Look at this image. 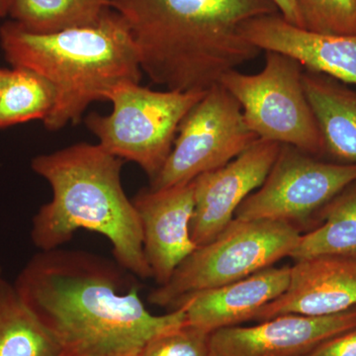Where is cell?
I'll return each mask as SVG.
<instances>
[{
  "instance_id": "cell-1",
  "label": "cell",
  "mask_w": 356,
  "mask_h": 356,
  "mask_svg": "<svg viewBox=\"0 0 356 356\" xmlns=\"http://www.w3.org/2000/svg\"><path fill=\"white\" fill-rule=\"evenodd\" d=\"M133 274L81 250H40L13 286L51 332L60 356H139L154 337L186 323L184 307L149 313Z\"/></svg>"
},
{
  "instance_id": "cell-2",
  "label": "cell",
  "mask_w": 356,
  "mask_h": 356,
  "mask_svg": "<svg viewBox=\"0 0 356 356\" xmlns=\"http://www.w3.org/2000/svg\"><path fill=\"white\" fill-rule=\"evenodd\" d=\"M127 24L140 69L166 90L202 92L261 50L243 23L280 13L273 0H111Z\"/></svg>"
},
{
  "instance_id": "cell-3",
  "label": "cell",
  "mask_w": 356,
  "mask_h": 356,
  "mask_svg": "<svg viewBox=\"0 0 356 356\" xmlns=\"http://www.w3.org/2000/svg\"><path fill=\"white\" fill-rule=\"evenodd\" d=\"M123 159L99 144L79 143L33 159L32 170L48 181L53 196L32 219L39 250L70 242L79 229L104 236L115 261L134 276L153 278L144 252L140 218L122 186Z\"/></svg>"
},
{
  "instance_id": "cell-4",
  "label": "cell",
  "mask_w": 356,
  "mask_h": 356,
  "mask_svg": "<svg viewBox=\"0 0 356 356\" xmlns=\"http://www.w3.org/2000/svg\"><path fill=\"white\" fill-rule=\"evenodd\" d=\"M0 46L13 67L32 70L56 91L44 127L77 124L89 105L105 100L117 84L142 77L139 55L127 24L113 9L96 25L50 34L23 29L14 21L0 27Z\"/></svg>"
},
{
  "instance_id": "cell-5",
  "label": "cell",
  "mask_w": 356,
  "mask_h": 356,
  "mask_svg": "<svg viewBox=\"0 0 356 356\" xmlns=\"http://www.w3.org/2000/svg\"><path fill=\"white\" fill-rule=\"evenodd\" d=\"M300 236V229L287 222L234 218L212 242L189 254L147 300L172 310L184 297L242 280L290 257Z\"/></svg>"
},
{
  "instance_id": "cell-6",
  "label": "cell",
  "mask_w": 356,
  "mask_h": 356,
  "mask_svg": "<svg viewBox=\"0 0 356 356\" xmlns=\"http://www.w3.org/2000/svg\"><path fill=\"white\" fill-rule=\"evenodd\" d=\"M205 93L154 90L126 81L105 92L111 114H89L86 124L100 146L137 163L152 180L170 156L180 123Z\"/></svg>"
},
{
  "instance_id": "cell-7",
  "label": "cell",
  "mask_w": 356,
  "mask_h": 356,
  "mask_svg": "<svg viewBox=\"0 0 356 356\" xmlns=\"http://www.w3.org/2000/svg\"><path fill=\"white\" fill-rule=\"evenodd\" d=\"M303 72L294 58L266 51L261 72L231 70L219 83L241 105L248 127L259 139L290 145L323 159L324 140L306 96Z\"/></svg>"
},
{
  "instance_id": "cell-8",
  "label": "cell",
  "mask_w": 356,
  "mask_h": 356,
  "mask_svg": "<svg viewBox=\"0 0 356 356\" xmlns=\"http://www.w3.org/2000/svg\"><path fill=\"white\" fill-rule=\"evenodd\" d=\"M259 139L248 127L235 97L218 83L180 123L172 152L149 188L188 184L227 165Z\"/></svg>"
},
{
  "instance_id": "cell-9",
  "label": "cell",
  "mask_w": 356,
  "mask_h": 356,
  "mask_svg": "<svg viewBox=\"0 0 356 356\" xmlns=\"http://www.w3.org/2000/svg\"><path fill=\"white\" fill-rule=\"evenodd\" d=\"M355 179V165L325 161L281 144L264 184L241 204L235 218L287 222L299 229L318 221L325 206Z\"/></svg>"
},
{
  "instance_id": "cell-10",
  "label": "cell",
  "mask_w": 356,
  "mask_h": 356,
  "mask_svg": "<svg viewBox=\"0 0 356 356\" xmlns=\"http://www.w3.org/2000/svg\"><path fill=\"white\" fill-rule=\"evenodd\" d=\"M280 146L259 139L227 165L194 179L191 236L197 247L212 242L233 221L241 204L264 184Z\"/></svg>"
},
{
  "instance_id": "cell-11",
  "label": "cell",
  "mask_w": 356,
  "mask_h": 356,
  "mask_svg": "<svg viewBox=\"0 0 356 356\" xmlns=\"http://www.w3.org/2000/svg\"><path fill=\"white\" fill-rule=\"evenodd\" d=\"M356 327V307L334 315H282L252 327L211 332V356H304L327 339Z\"/></svg>"
},
{
  "instance_id": "cell-12",
  "label": "cell",
  "mask_w": 356,
  "mask_h": 356,
  "mask_svg": "<svg viewBox=\"0 0 356 356\" xmlns=\"http://www.w3.org/2000/svg\"><path fill=\"white\" fill-rule=\"evenodd\" d=\"M140 218L144 252L159 286L197 248L191 236L194 180L168 188H145L132 199Z\"/></svg>"
},
{
  "instance_id": "cell-13",
  "label": "cell",
  "mask_w": 356,
  "mask_h": 356,
  "mask_svg": "<svg viewBox=\"0 0 356 356\" xmlns=\"http://www.w3.org/2000/svg\"><path fill=\"white\" fill-rule=\"evenodd\" d=\"M356 307V257L318 255L295 261L287 289L264 306L257 322L282 315H334Z\"/></svg>"
},
{
  "instance_id": "cell-14",
  "label": "cell",
  "mask_w": 356,
  "mask_h": 356,
  "mask_svg": "<svg viewBox=\"0 0 356 356\" xmlns=\"http://www.w3.org/2000/svg\"><path fill=\"white\" fill-rule=\"evenodd\" d=\"M241 32L261 51L283 54L304 70L356 86V36L308 31L287 22L280 13L248 21Z\"/></svg>"
},
{
  "instance_id": "cell-15",
  "label": "cell",
  "mask_w": 356,
  "mask_h": 356,
  "mask_svg": "<svg viewBox=\"0 0 356 356\" xmlns=\"http://www.w3.org/2000/svg\"><path fill=\"white\" fill-rule=\"evenodd\" d=\"M291 266H271L242 280L204 290L179 300L172 310L184 307L187 324L208 332L235 327L278 298L289 285Z\"/></svg>"
},
{
  "instance_id": "cell-16",
  "label": "cell",
  "mask_w": 356,
  "mask_h": 356,
  "mask_svg": "<svg viewBox=\"0 0 356 356\" xmlns=\"http://www.w3.org/2000/svg\"><path fill=\"white\" fill-rule=\"evenodd\" d=\"M303 86L322 134L325 156L356 165V90L325 74L304 70Z\"/></svg>"
},
{
  "instance_id": "cell-17",
  "label": "cell",
  "mask_w": 356,
  "mask_h": 356,
  "mask_svg": "<svg viewBox=\"0 0 356 356\" xmlns=\"http://www.w3.org/2000/svg\"><path fill=\"white\" fill-rule=\"evenodd\" d=\"M318 255L356 257V179L325 206L290 257L297 261Z\"/></svg>"
},
{
  "instance_id": "cell-18",
  "label": "cell",
  "mask_w": 356,
  "mask_h": 356,
  "mask_svg": "<svg viewBox=\"0 0 356 356\" xmlns=\"http://www.w3.org/2000/svg\"><path fill=\"white\" fill-rule=\"evenodd\" d=\"M0 356H60L55 337L6 280L0 287Z\"/></svg>"
},
{
  "instance_id": "cell-19",
  "label": "cell",
  "mask_w": 356,
  "mask_h": 356,
  "mask_svg": "<svg viewBox=\"0 0 356 356\" xmlns=\"http://www.w3.org/2000/svg\"><path fill=\"white\" fill-rule=\"evenodd\" d=\"M111 0H11L9 15L23 29L50 34L97 24Z\"/></svg>"
},
{
  "instance_id": "cell-20",
  "label": "cell",
  "mask_w": 356,
  "mask_h": 356,
  "mask_svg": "<svg viewBox=\"0 0 356 356\" xmlns=\"http://www.w3.org/2000/svg\"><path fill=\"white\" fill-rule=\"evenodd\" d=\"M55 102V89L47 79L32 70L13 67L0 95V129L44 120Z\"/></svg>"
},
{
  "instance_id": "cell-21",
  "label": "cell",
  "mask_w": 356,
  "mask_h": 356,
  "mask_svg": "<svg viewBox=\"0 0 356 356\" xmlns=\"http://www.w3.org/2000/svg\"><path fill=\"white\" fill-rule=\"evenodd\" d=\"M304 29L356 36V0H295Z\"/></svg>"
},
{
  "instance_id": "cell-22",
  "label": "cell",
  "mask_w": 356,
  "mask_h": 356,
  "mask_svg": "<svg viewBox=\"0 0 356 356\" xmlns=\"http://www.w3.org/2000/svg\"><path fill=\"white\" fill-rule=\"evenodd\" d=\"M210 336V332L185 323L154 337L139 356H211Z\"/></svg>"
},
{
  "instance_id": "cell-23",
  "label": "cell",
  "mask_w": 356,
  "mask_h": 356,
  "mask_svg": "<svg viewBox=\"0 0 356 356\" xmlns=\"http://www.w3.org/2000/svg\"><path fill=\"white\" fill-rule=\"evenodd\" d=\"M304 356H356V327L327 339Z\"/></svg>"
},
{
  "instance_id": "cell-24",
  "label": "cell",
  "mask_w": 356,
  "mask_h": 356,
  "mask_svg": "<svg viewBox=\"0 0 356 356\" xmlns=\"http://www.w3.org/2000/svg\"><path fill=\"white\" fill-rule=\"evenodd\" d=\"M275 6H277L280 13L287 22L291 23L300 28H303V21L296 6L295 0H273Z\"/></svg>"
},
{
  "instance_id": "cell-25",
  "label": "cell",
  "mask_w": 356,
  "mask_h": 356,
  "mask_svg": "<svg viewBox=\"0 0 356 356\" xmlns=\"http://www.w3.org/2000/svg\"><path fill=\"white\" fill-rule=\"evenodd\" d=\"M10 72V70L0 69V95H1L2 90H3L4 86L8 81Z\"/></svg>"
},
{
  "instance_id": "cell-26",
  "label": "cell",
  "mask_w": 356,
  "mask_h": 356,
  "mask_svg": "<svg viewBox=\"0 0 356 356\" xmlns=\"http://www.w3.org/2000/svg\"><path fill=\"white\" fill-rule=\"evenodd\" d=\"M11 0H0V17H6L9 14Z\"/></svg>"
},
{
  "instance_id": "cell-27",
  "label": "cell",
  "mask_w": 356,
  "mask_h": 356,
  "mask_svg": "<svg viewBox=\"0 0 356 356\" xmlns=\"http://www.w3.org/2000/svg\"><path fill=\"white\" fill-rule=\"evenodd\" d=\"M4 278L3 276H2V270L1 268H0V287H1L2 283H3Z\"/></svg>"
}]
</instances>
